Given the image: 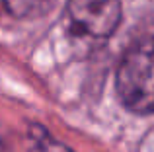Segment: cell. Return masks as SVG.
<instances>
[{
	"label": "cell",
	"mask_w": 154,
	"mask_h": 152,
	"mask_svg": "<svg viewBox=\"0 0 154 152\" xmlns=\"http://www.w3.org/2000/svg\"><path fill=\"white\" fill-rule=\"evenodd\" d=\"M66 14L78 35L105 39L121 22V0H68Z\"/></svg>",
	"instance_id": "obj_2"
},
{
	"label": "cell",
	"mask_w": 154,
	"mask_h": 152,
	"mask_svg": "<svg viewBox=\"0 0 154 152\" xmlns=\"http://www.w3.org/2000/svg\"><path fill=\"white\" fill-rule=\"evenodd\" d=\"M139 152H152V138H150V133H148L146 137H144V141L140 142Z\"/></svg>",
	"instance_id": "obj_5"
},
{
	"label": "cell",
	"mask_w": 154,
	"mask_h": 152,
	"mask_svg": "<svg viewBox=\"0 0 154 152\" xmlns=\"http://www.w3.org/2000/svg\"><path fill=\"white\" fill-rule=\"evenodd\" d=\"M4 148V131H2V127H0V150Z\"/></svg>",
	"instance_id": "obj_6"
},
{
	"label": "cell",
	"mask_w": 154,
	"mask_h": 152,
	"mask_svg": "<svg viewBox=\"0 0 154 152\" xmlns=\"http://www.w3.org/2000/svg\"><path fill=\"white\" fill-rule=\"evenodd\" d=\"M26 142H27V152H74L64 142L57 141L49 131L43 125H39V123L27 125Z\"/></svg>",
	"instance_id": "obj_3"
},
{
	"label": "cell",
	"mask_w": 154,
	"mask_h": 152,
	"mask_svg": "<svg viewBox=\"0 0 154 152\" xmlns=\"http://www.w3.org/2000/svg\"><path fill=\"white\" fill-rule=\"evenodd\" d=\"M115 90L125 109L137 115H150L154 109L152 88V41L150 35L137 39L117 68Z\"/></svg>",
	"instance_id": "obj_1"
},
{
	"label": "cell",
	"mask_w": 154,
	"mask_h": 152,
	"mask_svg": "<svg viewBox=\"0 0 154 152\" xmlns=\"http://www.w3.org/2000/svg\"><path fill=\"white\" fill-rule=\"evenodd\" d=\"M57 0H4V6L18 20H37L55 8Z\"/></svg>",
	"instance_id": "obj_4"
}]
</instances>
